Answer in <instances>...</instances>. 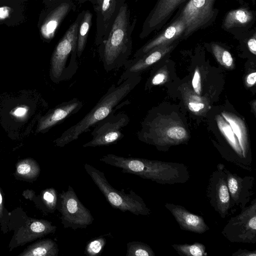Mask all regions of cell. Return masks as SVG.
Instances as JSON below:
<instances>
[{
    "mask_svg": "<svg viewBox=\"0 0 256 256\" xmlns=\"http://www.w3.org/2000/svg\"><path fill=\"white\" fill-rule=\"evenodd\" d=\"M83 102L78 98L62 102L50 110L38 121L36 132H46L78 112Z\"/></svg>",
    "mask_w": 256,
    "mask_h": 256,
    "instance_id": "15",
    "label": "cell"
},
{
    "mask_svg": "<svg viewBox=\"0 0 256 256\" xmlns=\"http://www.w3.org/2000/svg\"><path fill=\"white\" fill-rule=\"evenodd\" d=\"M126 256H154L151 248L146 244L137 241L129 242L126 244Z\"/></svg>",
    "mask_w": 256,
    "mask_h": 256,
    "instance_id": "27",
    "label": "cell"
},
{
    "mask_svg": "<svg viewBox=\"0 0 256 256\" xmlns=\"http://www.w3.org/2000/svg\"><path fill=\"white\" fill-rule=\"evenodd\" d=\"M232 241L252 242L256 233V203L232 218L224 230Z\"/></svg>",
    "mask_w": 256,
    "mask_h": 256,
    "instance_id": "11",
    "label": "cell"
},
{
    "mask_svg": "<svg viewBox=\"0 0 256 256\" xmlns=\"http://www.w3.org/2000/svg\"><path fill=\"white\" fill-rule=\"evenodd\" d=\"M126 0H93L91 4L96 14L94 44L98 46L108 35Z\"/></svg>",
    "mask_w": 256,
    "mask_h": 256,
    "instance_id": "8",
    "label": "cell"
},
{
    "mask_svg": "<svg viewBox=\"0 0 256 256\" xmlns=\"http://www.w3.org/2000/svg\"><path fill=\"white\" fill-rule=\"evenodd\" d=\"M8 218V213L6 212L4 206V202L2 194V192L0 188V222L2 228L6 226Z\"/></svg>",
    "mask_w": 256,
    "mask_h": 256,
    "instance_id": "31",
    "label": "cell"
},
{
    "mask_svg": "<svg viewBox=\"0 0 256 256\" xmlns=\"http://www.w3.org/2000/svg\"><path fill=\"white\" fill-rule=\"evenodd\" d=\"M240 4H242L244 2V0H236Z\"/></svg>",
    "mask_w": 256,
    "mask_h": 256,
    "instance_id": "40",
    "label": "cell"
},
{
    "mask_svg": "<svg viewBox=\"0 0 256 256\" xmlns=\"http://www.w3.org/2000/svg\"><path fill=\"white\" fill-rule=\"evenodd\" d=\"M187 0H157L145 19L139 36L144 38L152 32L161 30L174 13Z\"/></svg>",
    "mask_w": 256,
    "mask_h": 256,
    "instance_id": "10",
    "label": "cell"
},
{
    "mask_svg": "<svg viewBox=\"0 0 256 256\" xmlns=\"http://www.w3.org/2000/svg\"><path fill=\"white\" fill-rule=\"evenodd\" d=\"M84 168L114 208L123 212H129L136 216H148L150 214L142 198L133 190H130L128 194L123 190H118L110 184L103 172L86 163L84 164Z\"/></svg>",
    "mask_w": 256,
    "mask_h": 256,
    "instance_id": "4",
    "label": "cell"
},
{
    "mask_svg": "<svg viewBox=\"0 0 256 256\" xmlns=\"http://www.w3.org/2000/svg\"><path fill=\"white\" fill-rule=\"evenodd\" d=\"M226 182L230 196L234 201H238L242 189L243 180L237 176L228 173Z\"/></svg>",
    "mask_w": 256,
    "mask_h": 256,
    "instance_id": "28",
    "label": "cell"
},
{
    "mask_svg": "<svg viewBox=\"0 0 256 256\" xmlns=\"http://www.w3.org/2000/svg\"><path fill=\"white\" fill-rule=\"evenodd\" d=\"M256 20V11L244 2L240 7L227 12L222 18L221 27L226 32L238 38L251 30Z\"/></svg>",
    "mask_w": 256,
    "mask_h": 256,
    "instance_id": "12",
    "label": "cell"
},
{
    "mask_svg": "<svg viewBox=\"0 0 256 256\" xmlns=\"http://www.w3.org/2000/svg\"><path fill=\"white\" fill-rule=\"evenodd\" d=\"M180 41L178 40L156 48L142 56L128 60L124 66V70L120 76L117 84H120L129 78L138 76L140 72L156 62L170 52Z\"/></svg>",
    "mask_w": 256,
    "mask_h": 256,
    "instance_id": "13",
    "label": "cell"
},
{
    "mask_svg": "<svg viewBox=\"0 0 256 256\" xmlns=\"http://www.w3.org/2000/svg\"><path fill=\"white\" fill-rule=\"evenodd\" d=\"M170 210L182 230L202 234L209 229L202 218L188 211L182 206L166 204Z\"/></svg>",
    "mask_w": 256,
    "mask_h": 256,
    "instance_id": "17",
    "label": "cell"
},
{
    "mask_svg": "<svg viewBox=\"0 0 256 256\" xmlns=\"http://www.w3.org/2000/svg\"><path fill=\"white\" fill-rule=\"evenodd\" d=\"M56 243L50 238L40 240L28 246L18 256H57Z\"/></svg>",
    "mask_w": 256,
    "mask_h": 256,
    "instance_id": "18",
    "label": "cell"
},
{
    "mask_svg": "<svg viewBox=\"0 0 256 256\" xmlns=\"http://www.w3.org/2000/svg\"><path fill=\"white\" fill-rule=\"evenodd\" d=\"M106 240L103 237H98L90 240L85 248L84 254L90 256L100 254L105 245Z\"/></svg>",
    "mask_w": 256,
    "mask_h": 256,
    "instance_id": "29",
    "label": "cell"
},
{
    "mask_svg": "<svg viewBox=\"0 0 256 256\" xmlns=\"http://www.w3.org/2000/svg\"><path fill=\"white\" fill-rule=\"evenodd\" d=\"M185 30L184 20L181 18L174 16L157 35L136 50L134 58L142 56L156 48L182 40Z\"/></svg>",
    "mask_w": 256,
    "mask_h": 256,
    "instance_id": "14",
    "label": "cell"
},
{
    "mask_svg": "<svg viewBox=\"0 0 256 256\" xmlns=\"http://www.w3.org/2000/svg\"><path fill=\"white\" fill-rule=\"evenodd\" d=\"M204 104L202 102H190L188 104L189 110L192 112H198L203 109Z\"/></svg>",
    "mask_w": 256,
    "mask_h": 256,
    "instance_id": "35",
    "label": "cell"
},
{
    "mask_svg": "<svg viewBox=\"0 0 256 256\" xmlns=\"http://www.w3.org/2000/svg\"><path fill=\"white\" fill-rule=\"evenodd\" d=\"M8 8H0V18H4L7 16L8 15L9 12H3L6 10H8Z\"/></svg>",
    "mask_w": 256,
    "mask_h": 256,
    "instance_id": "38",
    "label": "cell"
},
{
    "mask_svg": "<svg viewBox=\"0 0 256 256\" xmlns=\"http://www.w3.org/2000/svg\"><path fill=\"white\" fill-rule=\"evenodd\" d=\"M242 252H236L234 254H233V255H236L238 256H256V252H250V251H247V250H240Z\"/></svg>",
    "mask_w": 256,
    "mask_h": 256,
    "instance_id": "37",
    "label": "cell"
},
{
    "mask_svg": "<svg viewBox=\"0 0 256 256\" xmlns=\"http://www.w3.org/2000/svg\"><path fill=\"white\" fill-rule=\"evenodd\" d=\"M66 0H70L74 2H77L80 4H82L88 1L90 2V3L92 2L93 0H52V3L58 2H61V1H66Z\"/></svg>",
    "mask_w": 256,
    "mask_h": 256,
    "instance_id": "39",
    "label": "cell"
},
{
    "mask_svg": "<svg viewBox=\"0 0 256 256\" xmlns=\"http://www.w3.org/2000/svg\"><path fill=\"white\" fill-rule=\"evenodd\" d=\"M165 78V75L163 73H158L152 78L151 84L154 86L158 85L164 81Z\"/></svg>",
    "mask_w": 256,
    "mask_h": 256,
    "instance_id": "34",
    "label": "cell"
},
{
    "mask_svg": "<svg viewBox=\"0 0 256 256\" xmlns=\"http://www.w3.org/2000/svg\"><path fill=\"white\" fill-rule=\"evenodd\" d=\"M138 76L128 78L119 84H112L101 97L94 108L79 122L65 130L54 142L56 146L64 147L76 140L84 132L90 130L98 122L112 112L130 102H122L138 83Z\"/></svg>",
    "mask_w": 256,
    "mask_h": 256,
    "instance_id": "1",
    "label": "cell"
},
{
    "mask_svg": "<svg viewBox=\"0 0 256 256\" xmlns=\"http://www.w3.org/2000/svg\"><path fill=\"white\" fill-rule=\"evenodd\" d=\"M56 229V227L47 220L28 217L22 224L14 228V233L8 245L10 250L54 233Z\"/></svg>",
    "mask_w": 256,
    "mask_h": 256,
    "instance_id": "9",
    "label": "cell"
},
{
    "mask_svg": "<svg viewBox=\"0 0 256 256\" xmlns=\"http://www.w3.org/2000/svg\"><path fill=\"white\" fill-rule=\"evenodd\" d=\"M172 246L180 255L187 256H206V248L204 244L194 243L190 245L188 244H174Z\"/></svg>",
    "mask_w": 256,
    "mask_h": 256,
    "instance_id": "26",
    "label": "cell"
},
{
    "mask_svg": "<svg viewBox=\"0 0 256 256\" xmlns=\"http://www.w3.org/2000/svg\"><path fill=\"white\" fill-rule=\"evenodd\" d=\"M56 209L65 228H86L94 220L90 212L80 202L70 185L66 191L62 190L59 194Z\"/></svg>",
    "mask_w": 256,
    "mask_h": 256,
    "instance_id": "6",
    "label": "cell"
},
{
    "mask_svg": "<svg viewBox=\"0 0 256 256\" xmlns=\"http://www.w3.org/2000/svg\"><path fill=\"white\" fill-rule=\"evenodd\" d=\"M216 1L187 0L179 7L174 16L181 18L185 22L183 40L213 24L219 12L214 6Z\"/></svg>",
    "mask_w": 256,
    "mask_h": 256,
    "instance_id": "5",
    "label": "cell"
},
{
    "mask_svg": "<svg viewBox=\"0 0 256 256\" xmlns=\"http://www.w3.org/2000/svg\"><path fill=\"white\" fill-rule=\"evenodd\" d=\"M216 202L220 212L224 216L230 206V194L226 180L223 178H220L217 184Z\"/></svg>",
    "mask_w": 256,
    "mask_h": 256,
    "instance_id": "22",
    "label": "cell"
},
{
    "mask_svg": "<svg viewBox=\"0 0 256 256\" xmlns=\"http://www.w3.org/2000/svg\"><path fill=\"white\" fill-rule=\"evenodd\" d=\"M112 112L98 122L91 132L92 138L83 144V148L108 146L116 144L124 137L123 128L130 122L128 115L123 112Z\"/></svg>",
    "mask_w": 256,
    "mask_h": 256,
    "instance_id": "7",
    "label": "cell"
},
{
    "mask_svg": "<svg viewBox=\"0 0 256 256\" xmlns=\"http://www.w3.org/2000/svg\"><path fill=\"white\" fill-rule=\"evenodd\" d=\"M192 83L195 92L198 95L200 94L201 92V78L198 68L195 70Z\"/></svg>",
    "mask_w": 256,
    "mask_h": 256,
    "instance_id": "32",
    "label": "cell"
},
{
    "mask_svg": "<svg viewBox=\"0 0 256 256\" xmlns=\"http://www.w3.org/2000/svg\"><path fill=\"white\" fill-rule=\"evenodd\" d=\"M210 46L212 54L220 64L226 68H232L233 58L227 49L216 42H212Z\"/></svg>",
    "mask_w": 256,
    "mask_h": 256,
    "instance_id": "25",
    "label": "cell"
},
{
    "mask_svg": "<svg viewBox=\"0 0 256 256\" xmlns=\"http://www.w3.org/2000/svg\"><path fill=\"white\" fill-rule=\"evenodd\" d=\"M216 120L220 131L228 142L238 154H241L242 150L238 140L229 124L220 115L216 116Z\"/></svg>",
    "mask_w": 256,
    "mask_h": 256,
    "instance_id": "24",
    "label": "cell"
},
{
    "mask_svg": "<svg viewBox=\"0 0 256 256\" xmlns=\"http://www.w3.org/2000/svg\"><path fill=\"white\" fill-rule=\"evenodd\" d=\"M166 136L170 140L180 142L187 137L186 130L180 126H174L170 128L166 132Z\"/></svg>",
    "mask_w": 256,
    "mask_h": 256,
    "instance_id": "30",
    "label": "cell"
},
{
    "mask_svg": "<svg viewBox=\"0 0 256 256\" xmlns=\"http://www.w3.org/2000/svg\"><path fill=\"white\" fill-rule=\"evenodd\" d=\"M40 208L45 212L52 213L56 209L58 196L56 190L48 188L43 190L39 196Z\"/></svg>",
    "mask_w": 256,
    "mask_h": 256,
    "instance_id": "23",
    "label": "cell"
},
{
    "mask_svg": "<svg viewBox=\"0 0 256 256\" xmlns=\"http://www.w3.org/2000/svg\"><path fill=\"white\" fill-rule=\"evenodd\" d=\"M28 108L26 106H20L17 107L12 112V115L17 118H23L27 114Z\"/></svg>",
    "mask_w": 256,
    "mask_h": 256,
    "instance_id": "33",
    "label": "cell"
},
{
    "mask_svg": "<svg viewBox=\"0 0 256 256\" xmlns=\"http://www.w3.org/2000/svg\"><path fill=\"white\" fill-rule=\"evenodd\" d=\"M256 82V72L250 74L246 78V82L248 86H253Z\"/></svg>",
    "mask_w": 256,
    "mask_h": 256,
    "instance_id": "36",
    "label": "cell"
},
{
    "mask_svg": "<svg viewBox=\"0 0 256 256\" xmlns=\"http://www.w3.org/2000/svg\"><path fill=\"white\" fill-rule=\"evenodd\" d=\"M137 21L132 20L128 6L122 7L110 30L97 46L104 70L110 72L124 66L132 51V34Z\"/></svg>",
    "mask_w": 256,
    "mask_h": 256,
    "instance_id": "2",
    "label": "cell"
},
{
    "mask_svg": "<svg viewBox=\"0 0 256 256\" xmlns=\"http://www.w3.org/2000/svg\"><path fill=\"white\" fill-rule=\"evenodd\" d=\"M82 12V16L77 32L76 52L78 58L81 57L86 48L92 18V14L90 10H85Z\"/></svg>",
    "mask_w": 256,
    "mask_h": 256,
    "instance_id": "20",
    "label": "cell"
},
{
    "mask_svg": "<svg viewBox=\"0 0 256 256\" xmlns=\"http://www.w3.org/2000/svg\"><path fill=\"white\" fill-rule=\"evenodd\" d=\"M40 172L38 162L26 158L18 161L16 165L15 176L24 180L32 182L36 180Z\"/></svg>",
    "mask_w": 256,
    "mask_h": 256,
    "instance_id": "19",
    "label": "cell"
},
{
    "mask_svg": "<svg viewBox=\"0 0 256 256\" xmlns=\"http://www.w3.org/2000/svg\"><path fill=\"white\" fill-rule=\"evenodd\" d=\"M82 16L80 12L60 39L52 52L50 75L56 83L71 79L78 68L76 42L78 28Z\"/></svg>",
    "mask_w": 256,
    "mask_h": 256,
    "instance_id": "3",
    "label": "cell"
},
{
    "mask_svg": "<svg viewBox=\"0 0 256 256\" xmlns=\"http://www.w3.org/2000/svg\"><path fill=\"white\" fill-rule=\"evenodd\" d=\"M224 119L229 124L236 136L242 151L245 154L248 144L246 128L244 122L238 116L226 112H222Z\"/></svg>",
    "mask_w": 256,
    "mask_h": 256,
    "instance_id": "21",
    "label": "cell"
},
{
    "mask_svg": "<svg viewBox=\"0 0 256 256\" xmlns=\"http://www.w3.org/2000/svg\"><path fill=\"white\" fill-rule=\"evenodd\" d=\"M52 4V7L47 13L40 27L41 36L48 41L53 38L62 21L76 8L75 2L70 0L58 2Z\"/></svg>",
    "mask_w": 256,
    "mask_h": 256,
    "instance_id": "16",
    "label": "cell"
}]
</instances>
